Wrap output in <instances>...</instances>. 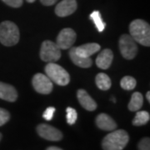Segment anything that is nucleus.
<instances>
[{"mask_svg": "<svg viewBox=\"0 0 150 150\" xmlns=\"http://www.w3.org/2000/svg\"><path fill=\"white\" fill-rule=\"evenodd\" d=\"M76 33L70 28L62 29L57 37L56 43L60 49L70 48L76 41Z\"/></svg>", "mask_w": 150, "mask_h": 150, "instance_id": "6e6552de", "label": "nucleus"}, {"mask_svg": "<svg viewBox=\"0 0 150 150\" xmlns=\"http://www.w3.org/2000/svg\"><path fill=\"white\" fill-rule=\"evenodd\" d=\"M40 58L44 62H57L61 58V50L57 43L50 40H45L40 48Z\"/></svg>", "mask_w": 150, "mask_h": 150, "instance_id": "39448f33", "label": "nucleus"}, {"mask_svg": "<svg viewBox=\"0 0 150 150\" xmlns=\"http://www.w3.org/2000/svg\"><path fill=\"white\" fill-rule=\"evenodd\" d=\"M45 73L49 79L60 86H66L69 83L70 76L66 70L55 63H48L45 66Z\"/></svg>", "mask_w": 150, "mask_h": 150, "instance_id": "20e7f679", "label": "nucleus"}, {"mask_svg": "<svg viewBox=\"0 0 150 150\" xmlns=\"http://www.w3.org/2000/svg\"><path fill=\"white\" fill-rule=\"evenodd\" d=\"M76 0H63L55 8V13L59 17H67L74 13L77 9Z\"/></svg>", "mask_w": 150, "mask_h": 150, "instance_id": "9d476101", "label": "nucleus"}, {"mask_svg": "<svg viewBox=\"0 0 150 150\" xmlns=\"http://www.w3.org/2000/svg\"><path fill=\"white\" fill-rule=\"evenodd\" d=\"M35 0H27V2H28V3H33Z\"/></svg>", "mask_w": 150, "mask_h": 150, "instance_id": "c756f323", "label": "nucleus"}, {"mask_svg": "<svg viewBox=\"0 0 150 150\" xmlns=\"http://www.w3.org/2000/svg\"><path fill=\"white\" fill-rule=\"evenodd\" d=\"M113 59V54L111 49H103L98 55L96 59V64L99 69H108L112 64Z\"/></svg>", "mask_w": 150, "mask_h": 150, "instance_id": "ddd939ff", "label": "nucleus"}, {"mask_svg": "<svg viewBox=\"0 0 150 150\" xmlns=\"http://www.w3.org/2000/svg\"><path fill=\"white\" fill-rule=\"evenodd\" d=\"M40 2L45 6H51L54 5L56 2H58V0H40Z\"/></svg>", "mask_w": 150, "mask_h": 150, "instance_id": "bb28decb", "label": "nucleus"}, {"mask_svg": "<svg viewBox=\"0 0 150 150\" xmlns=\"http://www.w3.org/2000/svg\"><path fill=\"white\" fill-rule=\"evenodd\" d=\"M0 98L8 102H15L18 98V92L13 86L0 82Z\"/></svg>", "mask_w": 150, "mask_h": 150, "instance_id": "9b49d317", "label": "nucleus"}, {"mask_svg": "<svg viewBox=\"0 0 150 150\" xmlns=\"http://www.w3.org/2000/svg\"><path fill=\"white\" fill-rule=\"evenodd\" d=\"M70 59L72 60V62L75 65L80 67V68H89L91 67L93 61L90 58H83L81 57L79 54H76L75 52V47L72 48L69 51Z\"/></svg>", "mask_w": 150, "mask_h": 150, "instance_id": "dca6fc26", "label": "nucleus"}, {"mask_svg": "<svg viewBox=\"0 0 150 150\" xmlns=\"http://www.w3.org/2000/svg\"><path fill=\"white\" fill-rule=\"evenodd\" d=\"M139 150H150L149 138H144L139 143Z\"/></svg>", "mask_w": 150, "mask_h": 150, "instance_id": "393cba45", "label": "nucleus"}, {"mask_svg": "<svg viewBox=\"0 0 150 150\" xmlns=\"http://www.w3.org/2000/svg\"><path fill=\"white\" fill-rule=\"evenodd\" d=\"M130 36L135 42L149 47L150 46V27L149 24L142 19H135L129 25Z\"/></svg>", "mask_w": 150, "mask_h": 150, "instance_id": "f03ea898", "label": "nucleus"}, {"mask_svg": "<svg viewBox=\"0 0 150 150\" xmlns=\"http://www.w3.org/2000/svg\"><path fill=\"white\" fill-rule=\"evenodd\" d=\"M1 139H2V134H0V140H1Z\"/></svg>", "mask_w": 150, "mask_h": 150, "instance_id": "7c9ffc66", "label": "nucleus"}, {"mask_svg": "<svg viewBox=\"0 0 150 150\" xmlns=\"http://www.w3.org/2000/svg\"><path fill=\"white\" fill-rule=\"evenodd\" d=\"M32 83L34 89L42 94H49L53 90V83L47 75L36 74L33 76Z\"/></svg>", "mask_w": 150, "mask_h": 150, "instance_id": "0eeeda50", "label": "nucleus"}, {"mask_svg": "<svg viewBox=\"0 0 150 150\" xmlns=\"http://www.w3.org/2000/svg\"><path fill=\"white\" fill-rule=\"evenodd\" d=\"M46 150H63L60 148H58V147H55V146H51V147H48V149Z\"/></svg>", "mask_w": 150, "mask_h": 150, "instance_id": "cd10ccee", "label": "nucleus"}, {"mask_svg": "<svg viewBox=\"0 0 150 150\" xmlns=\"http://www.w3.org/2000/svg\"><path fill=\"white\" fill-rule=\"evenodd\" d=\"M95 82H96L97 87L99 89L104 90V91L108 90L112 85V82H111L110 78L106 74H103V73H100L97 75Z\"/></svg>", "mask_w": 150, "mask_h": 150, "instance_id": "a211bd4d", "label": "nucleus"}, {"mask_svg": "<svg viewBox=\"0 0 150 150\" xmlns=\"http://www.w3.org/2000/svg\"><path fill=\"white\" fill-rule=\"evenodd\" d=\"M10 118V113L4 108H0V126L4 125Z\"/></svg>", "mask_w": 150, "mask_h": 150, "instance_id": "5701e85b", "label": "nucleus"}, {"mask_svg": "<svg viewBox=\"0 0 150 150\" xmlns=\"http://www.w3.org/2000/svg\"><path fill=\"white\" fill-rule=\"evenodd\" d=\"M90 18L95 23L98 32H103L104 30V28L106 27V23L102 19L101 13L98 11H93L90 14Z\"/></svg>", "mask_w": 150, "mask_h": 150, "instance_id": "aec40b11", "label": "nucleus"}, {"mask_svg": "<svg viewBox=\"0 0 150 150\" xmlns=\"http://www.w3.org/2000/svg\"><path fill=\"white\" fill-rule=\"evenodd\" d=\"M129 139V134L125 130H113L103 139L102 147L103 150H123Z\"/></svg>", "mask_w": 150, "mask_h": 150, "instance_id": "f257e3e1", "label": "nucleus"}, {"mask_svg": "<svg viewBox=\"0 0 150 150\" xmlns=\"http://www.w3.org/2000/svg\"><path fill=\"white\" fill-rule=\"evenodd\" d=\"M66 112H67V115H66V118H67V122L70 125H73L74 124L75 122L77 121V118H78V113L77 111L75 110L74 108L71 107H68L66 108Z\"/></svg>", "mask_w": 150, "mask_h": 150, "instance_id": "4be33fe9", "label": "nucleus"}, {"mask_svg": "<svg viewBox=\"0 0 150 150\" xmlns=\"http://www.w3.org/2000/svg\"><path fill=\"white\" fill-rule=\"evenodd\" d=\"M37 132L40 137L49 141H59L63 139V134L60 130L45 123L39 124L38 126Z\"/></svg>", "mask_w": 150, "mask_h": 150, "instance_id": "1a4fd4ad", "label": "nucleus"}, {"mask_svg": "<svg viewBox=\"0 0 150 150\" xmlns=\"http://www.w3.org/2000/svg\"><path fill=\"white\" fill-rule=\"evenodd\" d=\"M96 124L99 129L105 131H113L117 129V123L106 113H100L97 116Z\"/></svg>", "mask_w": 150, "mask_h": 150, "instance_id": "f8f14e48", "label": "nucleus"}, {"mask_svg": "<svg viewBox=\"0 0 150 150\" xmlns=\"http://www.w3.org/2000/svg\"><path fill=\"white\" fill-rule=\"evenodd\" d=\"M55 112V108L54 107H48L46 108L43 114V118L47 121H50L54 118V114Z\"/></svg>", "mask_w": 150, "mask_h": 150, "instance_id": "b1692460", "label": "nucleus"}, {"mask_svg": "<svg viewBox=\"0 0 150 150\" xmlns=\"http://www.w3.org/2000/svg\"><path fill=\"white\" fill-rule=\"evenodd\" d=\"M119 49L123 57L126 59H133L138 54V46L134 39L129 34H123L119 38Z\"/></svg>", "mask_w": 150, "mask_h": 150, "instance_id": "423d86ee", "label": "nucleus"}, {"mask_svg": "<svg viewBox=\"0 0 150 150\" xmlns=\"http://www.w3.org/2000/svg\"><path fill=\"white\" fill-rule=\"evenodd\" d=\"M144 103V98L139 92H135L132 94L130 102L129 103V109L132 112L139 111L143 106Z\"/></svg>", "mask_w": 150, "mask_h": 150, "instance_id": "f3484780", "label": "nucleus"}, {"mask_svg": "<svg viewBox=\"0 0 150 150\" xmlns=\"http://www.w3.org/2000/svg\"><path fill=\"white\" fill-rule=\"evenodd\" d=\"M7 5L13 8H19L23 4V0H2Z\"/></svg>", "mask_w": 150, "mask_h": 150, "instance_id": "a878e982", "label": "nucleus"}, {"mask_svg": "<svg viewBox=\"0 0 150 150\" xmlns=\"http://www.w3.org/2000/svg\"><path fill=\"white\" fill-rule=\"evenodd\" d=\"M136 84H137L136 79L131 76L123 77L120 82V85L122 87V88L125 89V90H133L136 87Z\"/></svg>", "mask_w": 150, "mask_h": 150, "instance_id": "412c9836", "label": "nucleus"}, {"mask_svg": "<svg viewBox=\"0 0 150 150\" xmlns=\"http://www.w3.org/2000/svg\"><path fill=\"white\" fill-rule=\"evenodd\" d=\"M77 96L79 102L80 103L82 107L85 108L88 111H93L97 108L96 102L92 98L90 95L84 90V89H79L77 93Z\"/></svg>", "mask_w": 150, "mask_h": 150, "instance_id": "4468645a", "label": "nucleus"}, {"mask_svg": "<svg viewBox=\"0 0 150 150\" xmlns=\"http://www.w3.org/2000/svg\"><path fill=\"white\" fill-rule=\"evenodd\" d=\"M146 98H147L148 101L149 102V101H150V92L149 91L147 92V93H146Z\"/></svg>", "mask_w": 150, "mask_h": 150, "instance_id": "c85d7f7f", "label": "nucleus"}, {"mask_svg": "<svg viewBox=\"0 0 150 150\" xmlns=\"http://www.w3.org/2000/svg\"><path fill=\"white\" fill-rule=\"evenodd\" d=\"M100 45L96 43H86L79 47H75V52L81 57L90 58V56L100 50Z\"/></svg>", "mask_w": 150, "mask_h": 150, "instance_id": "2eb2a0df", "label": "nucleus"}, {"mask_svg": "<svg viewBox=\"0 0 150 150\" xmlns=\"http://www.w3.org/2000/svg\"><path fill=\"white\" fill-rule=\"evenodd\" d=\"M149 119V112L147 111H138L133 120V124L134 126H142L148 123Z\"/></svg>", "mask_w": 150, "mask_h": 150, "instance_id": "6ab92c4d", "label": "nucleus"}, {"mask_svg": "<svg viewBox=\"0 0 150 150\" xmlns=\"http://www.w3.org/2000/svg\"><path fill=\"white\" fill-rule=\"evenodd\" d=\"M19 40V30L15 23L4 21L0 23V42L4 46H13Z\"/></svg>", "mask_w": 150, "mask_h": 150, "instance_id": "7ed1b4c3", "label": "nucleus"}]
</instances>
